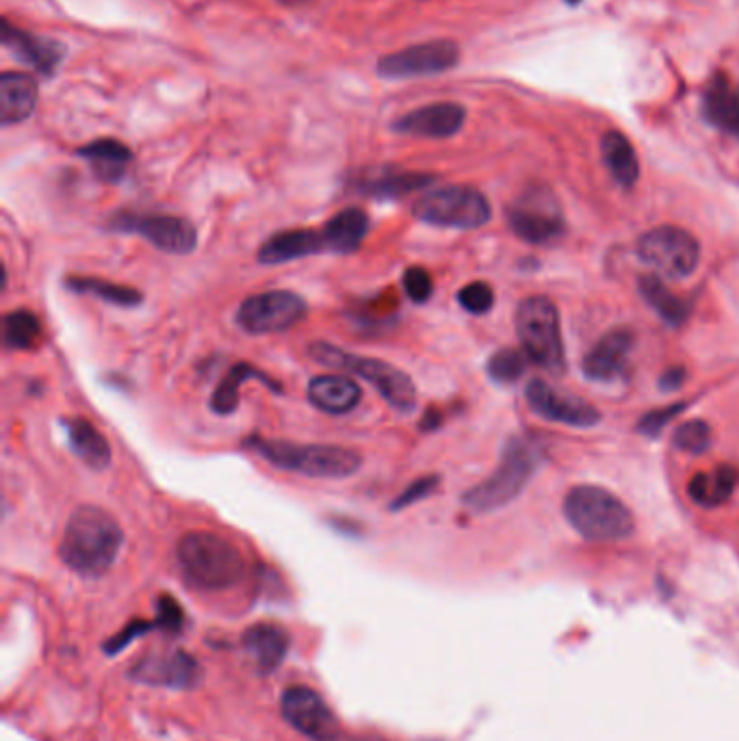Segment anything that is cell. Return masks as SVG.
<instances>
[{
  "label": "cell",
  "instance_id": "6da1fadb",
  "mask_svg": "<svg viewBox=\"0 0 739 741\" xmlns=\"http://www.w3.org/2000/svg\"><path fill=\"white\" fill-rule=\"evenodd\" d=\"M124 534L120 523L98 505H82L68 518L59 555L81 576H102L116 564Z\"/></svg>",
  "mask_w": 739,
  "mask_h": 741
},
{
  "label": "cell",
  "instance_id": "7a4b0ae2",
  "mask_svg": "<svg viewBox=\"0 0 739 741\" xmlns=\"http://www.w3.org/2000/svg\"><path fill=\"white\" fill-rule=\"evenodd\" d=\"M176 557L185 581L196 590H228L246 576V557L237 544L210 532L185 535L178 542Z\"/></svg>",
  "mask_w": 739,
  "mask_h": 741
},
{
  "label": "cell",
  "instance_id": "3957f363",
  "mask_svg": "<svg viewBox=\"0 0 739 741\" xmlns=\"http://www.w3.org/2000/svg\"><path fill=\"white\" fill-rule=\"evenodd\" d=\"M246 447L278 468L322 480H343L363 466L361 453L338 445H293L288 441L252 436Z\"/></svg>",
  "mask_w": 739,
  "mask_h": 741
},
{
  "label": "cell",
  "instance_id": "277c9868",
  "mask_svg": "<svg viewBox=\"0 0 739 741\" xmlns=\"http://www.w3.org/2000/svg\"><path fill=\"white\" fill-rule=\"evenodd\" d=\"M538 464L540 452L535 443L523 436L510 438L493 475L469 488L462 496V503L475 514H486L505 507L525 491Z\"/></svg>",
  "mask_w": 739,
  "mask_h": 741
},
{
  "label": "cell",
  "instance_id": "5b68a950",
  "mask_svg": "<svg viewBox=\"0 0 739 741\" xmlns=\"http://www.w3.org/2000/svg\"><path fill=\"white\" fill-rule=\"evenodd\" d=\"M564 516L577 534L592 542H617L633 534L631 510L601 486H577L564 498Z\"/></svg>",
  "mask_w": 739,
  "mask_h": 741
},
{
  "label": "cell",
  "instance_id": "8992f818",
  "mask_svg": "<svg viewBox=\"0 0 739 741\" xmlns=\"http://www.w3.org/2000/svg\"><path fill=\"white\" fill-rule=\"evenodd\" d=\"M308 356L329 369L347 370L363 379H367L371 386L388 402L395 411L408 412L416 408V386L406 370L397 369L384 360L377 358H361L354 356L336 345H329L324 340H317L308 347Z\"/></svg>",
  "mask_w": 739,
  "mask_h": 741
},
{
  "label": "cell",
  "instance_id": "52a82bcc",
  "mask_svg": "<svg viewBox=\"0 0 739 741\" xmlns=\"http://www.w3.org/2000/svg\"><path fill=\"white\" fill-rule=\"evenodd\" d=\"M516 334L525 356L553 375L566 369L560 313L544 295L525 297L516 308Z\"/></svg>",
  "mask_w": 739,
  "mask_h": 741
},
{
  "label": "cell",
  "instance_id": "ba28073f",
  "mask_svg": "<svg viewBox=\"0 0 739 741\" xmlns=\"http://www.w3.org/2000/svg\"><path fill=\"white\" fill-rule=\"evenodd\" d=\"M412 215L439 228L475 230L491 221L493 208L482 191L466 185H450L418 198L412 206Z\"/></svg>",
  "mask_w": 739,
  "mask_h": 741
},
{
  "label": "cell",
  "instance_id": "9c48e42d",
  "mask_svg": "<svg viewBox=\"0 0 739 741\" xmlns=\"http://www.w3.org/2000/svg\"><path fill=\"white\" fill-rule=\"evenodd\" d=\"M638 256L666 280H683L699 269L697 237L677 226H659L638 241Z\"/></svg>",
  "mask_w": 739,
  "mask_h": 741
},
{
  "label": "cell",
  "instance_id": "30bf717a",
  "mask_svg": "<svg viewBox=\"0 0 739 741\" xmlns=\"http://www.w3.org/2000/svg\"><path fill=\"white\" fill-rule=\"evenodd\" d=\"M308 315V304L293 290H265L249 295L237 310V324L249 334H280Z\"/></svg>",
  "mask_w": 739,
  "mask_h": 741
},
{
  "label": "cell",
  "instance_id": "8fae6325",
  "mask_svg": "<svg viewBox=\"0 0 739 741\" xmlns=\"http://www.w3.org/2000/svg\"><path fill=\"white\" fill-rule=\"evenodd\" d=\"M460 61V46L452 40L423 41L391 52L377 61V75L388 81H406L450 72Z\"/></svg>",
  "mask_w": 739,
  "mask_h": 741
},
{
  "label": "cell",
  "instance_id": "7c38bea8",
  "mask_svg": "<svg viewBox=\"0 0 739 741\" xmlns=\"http://www.w3.org/2000/svg\"><path fill=\"white\" fill-rule=\"evenodd\" d=\"M512 233L528 244H551L564 235V217L549 191H530L508 208Z\"/></svg>",
  "mask_w": 739,
  "mask_h": 741
},
{
  "label": "cell",
  "instance_id": "4fadbf2b",
  "mask_svg": "<svg viewBox=\"0 0 739 741\" xmlns=\"http://www.w3.org/2000/svg\"><path fill=\"white\" fill-rule=\"evenodd\" d=\"M114 230L139 235L167 254H191L198 246L196 226L176 215H135L124 213L111 221Z\"/></svg>",
  "mask_w": 739,
  "mask_h": 741
},
{
  "label": "cell",
  "instance_id": "5bb4252c",
  "mask_svg": "<svg viewBox=\"0 0 739 741\" xmlns=\"http://www.w3.org/2000/svg\"><path fill=\"white\" fill-rule=\"evenodd\" d=\"M283 718L311 741H336L341 724L319 692L308 685H290L280 699Z\"/></svg>",
  "mask_w": 739,
  "mask_h": 741
},
{
  "label": "cell",
  "instance_id": "9a60e30c",
  "mask_svg": "<svg viewBox=\"0 0 739 741\" xmlns=\"http://www.w3.org/2000/svg\"><path fill=\"white\" fill-rule=\"evenodd\" d=\"M130 676L146 685L169 688V690H191L203 676L200 663L185 651H159L137 661Z\"/></svg>",
  "mask_w": 739,
  "mask_h": 741
},
{
  "label": "cell",
  "instance_id": "2e32d148",
  "mask_svg": "<svg viewBox=\"0 0 739 741\" xmlns=\"http://www.w3.org/2000/svg\"><path fill=\"white\" fill-rule=\"evenodd\" d=\"M525 397L530 408L546 421L573 427H594L601 421V412L594 411L588 402L571 395H560L553 386L538 377L528 384Z\"/></svg>",
  "mask_w": 739,
  "mask_h": 741
},
{
  "label": "cell",
  "instance_id": "e0dca14e",
  "mask_svg": "<svg viewBox=\"0 0 739 741\" xmlns=\"http://www.w3.org/2000/svg\"><path fill=\"white\" fill-rule=\"evenodd\" d=\"M0 40L7 50H11L20 61L29 63L41 77H52L61 61L66 59V46L57 40H48L36 33L22 31L13 27L7 18H2Z\"/></svg>",
  "mask_w": 739,
  "mask_h": 741
},
{
  "label": "cell",
  "instance_id": "ac0fdd59",
  "mask_svg": "<svg viewBox=\"0 0 739 741\" xmlns=\"http://www.w3.org/2000/svg\"><path fill=\"white\" fill-rule=\"evenodd\" d=\"M466 120V111L457 102H434L418 107L411 113L402 116L393 124L395 132L425 137V139H447L462 130Z\"/></svg>",
  "mask_w": 739,
  "mask_h": 741
},
{
  "label": "cell",
  "instance_id": "d6986e66",
  "mask_svg": "<svg viewBox=\"0 0 739 741\" xmlns=\"http://www.w3.org/2000/svg\"><path fill=\"white\" fill-rule=\"evenodd\" d=\"M633 347V332L617 328L608 332L585 356L583 375L592 382H614L629 363V354Z\"/></svg>",
  "mask_w": 739,
  "mask_h": 741
},
{
  "label": "cell",
  "instance_id": "ffe728a7",
  "mask_svg": "<svg viewBox=\"0 0 739 741\" xmlns=\"http://www.w3.org/2000/svg\"><path fill=\"white\" fill-rule=\"evenodd\" d=\"M288 633L276 622L252 624L244 633V649L260 674H272L288 651Z\"/></svg>",
  "mask_w": 739,
  "mask_h": 741
},
{
  "label": "cell",
  "instance_id": "44dd1931",
  "mask_svg": "<svg viewBox=\"0 0 739 741\" xmlns=\"http://www.w3.org/2000/svg\"><path fill=\"white\" fill-rule=\"evenodd\" d=\"M328 251L324 233L299 228V230H283L269 237L258 249V263L263 265H283L297 258H306L313 254Z\"/></svg>",
  "mask_w": 739,
  "mask_h": 741
},
{
  "label": "cell",
  "instance_id": "7402d4cb",
  "mask_svg": "<svg viewBox=\"0 0 739 741\" xmlns=\"http://www.w3.org/2000/svg\"><path fill=\"white\" fill-rule=\"evenodd\" d=\"M38 107V82L24 72H2L0 77V120L2 126L22 124Z\"/></svg>",
  "mask_w": 739,
  "mask_h": 741
},
{
  "label": "cell",
  "instance_id": "603a6c76",
  "mask_svg": "<svg viewBox=\"0 0 739 741\" xmlns=\"http://www.w3.org/2000/svg\"><path fill=\"white\" fill-rule=\"evenodd\" d=\"M363 399L361 386L347 375H317L308 382V402L326 414H347Z\"/></svg>",
  "mask_w": 739,
  "mask_h": 741
},
{
  "label": "cell",
  "instance_id": "cb8c5ba5",
  "mask_svg": "<svg viewBox=\"0 0 739 741\" xmlns=\"http://www.w3.org/2000/svg\"><path fill=\"white\" fill-rule=\"evenodd\" d=\"M72 453L91 471H105L111 464V445L87 418H66L63 423Z\"/></svg>",
  "mask_w": 739,
  "mask_h": 741
},
{
  "label": "cell",
  "instance_id": "d4e9b609",
  "mask_svg": "<svg viewBox=\"0 0 739 741\" xmlns=\"http://www.w3.org/2000/svg\"><path fill=\"white\" fill-rule=\"evenodd\" d=\"M367 233H370V215L358 206H349L329 219L324 228V239L328 251L347 254L361 247Z\"/></svg>",
  "mask_w": 739,
  "mask_h": 741
},
{
  "label": "cell",
  "instance_id": "484cf974",
  "mask_svg": "<svg viewBox=\"0 0 739 741\" xmlns=\"http://www.w3.org/2000/svg\"><path fill=\"white\" fill-rule=\"evenodd\" d=\"M77 155L81 159H87L96 176L105 182H118L122 180L124 174H126V167L132 161V152L130 148L118 141V139H96L87 146H82L77 150Z\"/></svg>",
  "mask_w": 739,
  "mask_h": 741
},
{
  "label": "cell",
  "instance_id": "4316f807",
  "mask_svg": "<svg viewBox=\"0 0 739 741\" xmlns=\"http://www.w3.org/2000/svg\"><path fill=\"white\" fill-rule=\"evenodd\" d=\"M738 482V468L720 464L713 471L697 473L688 484V493L700 507H718L731 498Z\"/></svg>",
  "mask_w": 739,
  "mask_h": 741
},
{
  "label": "cell",
  "instance_id": "83f0119b",
  "mask_svg": "<svg viewBox=\"0 0 739 741\" xmlns=\"http://www.w3.org/2000/svg\"><path fill=\"white\" fill-rule=\"evenodd\" d=\"M704 116L718 128L739 137V93L725 75H716L704 91Z\"/></svg>",
  "mask_w": 739,
  "mask_h": 741
},
{
  "label": "cell",
  "instance_id": "f1b7e54d",
  "mask_svg": "<svg viewBox=\"0 0 739 741\" xmlns=\"http://www.w3.org/2000/svg\"><path fill=\"white\" fill-rule=\"evenodd\" d=\"M246 379H260L265 382L274 393H280V384L276 379H272L265 370L256 369L247 363H239L233 369L228 370V375L219 382V386L215 388L213 397H210V411L215 414H233L239 408V388Z\"/></svg>",
  "mask_w": 739,
  "mask_h": 741
},
{
  "label": "cell",
  "instance_id": "f546056e",
  "mask_svg": "<svg viewBox=\"0 0 739 741\" xmlns=\"http://www.w3.org/2000/svg\"><path fill=\"white\" fill-rule=\"evenodd\" d=\"M434 180H436V176L425 174V171L384 169L382 174L373 176L370 180H363L361 189H363V194H370L377 200H391V198H402V196H408L412 191L425 189Z\"/></svg>",
  "mask_w": 739,
  "mask_h": 741
},
{
  "label": "cell",
  "instance_id": "4dcf8cb0",
  "mask_svg": "<svg viewBox=\"0 0 739 741\" xmlns=\"http://www.w3.org/2000/svg\"><path fill=\"white\" fill-rule=\"evenodd\" d=\"M601 155H603V161L608 165V169L617 178L618 185L633 187L638 182V178H640L638 155H635L631 141L622 132L610 130V132L603 135Z\"/></svg>",
  "mask_w": 739,
  "mask_h": 741
},
{
  "label": "cell",
  "instance_id": "1f68e13d",
  "mask_svg": "<svg viewBox=\"0 0 739 741\" xmlns=\"http://www.w3.org/2000/svg\"><path fill=\"white\" fill-rule=\"evenodd\" d=\"M640 290H642L647 304L658 313L668 326L677 328V326H683L688 322V315H690L688 304L681 297H677L656 276H642L640 278Z\"/></svg>",
  "mask_w": 739,
  "mask_h": 741
},
{
  "label": "cell",
  "instance_id": "d6a6232c",
  "mask_svg": "<svg viewBox=\"0 0 739 741\" xmlns=\"http://www.w3.org/2000/svg\"><path fill=\"white\" fill-rule=\"evenodd\" d=\"M2 338L9 349H36L41 338L40 319L31 310H13L2 319Z\"/></svg>",
  "mask_w": 739,
  "mask_h": 741
},
{
  "label": "cell",
  "instance_id": "836d02e7",
  "mask_svg": "<svg viewBox=\"0 0 739 741\" xmlns=\"http://www.w3.org/2000/svg\"><path fill=\"white\" fill-rule=\"evenodd\" d=\"M66 287L77 290V293H85V295H93L107 304H116V306H139L144 295L137 288L126 287V285H116L109 280H100V278H68Z\"/></svg>",
  "mask_w": 739,
  "mask_h": 741
},
{
  "label": "cell",
  "instance_id": "e575fe53",
  "mask_svg": "<svg viewBox=\"0 0 739 741\" xmlns=\"http://www.w3.org/2000/svg\"><path fill=\"white\" fill-rule=\"evenodd\" d=\"M528 360L530 358L525 356V352L501 349L489 360V375L496 384H514L516 379L523 377V373L528 369Z\"/></svg>",
  "mask_w": 739,
  "mask_h": 741
},
{
  "label": "cell",
  "instance_id": "d590c367",
  "mask_svg": "<svg viewBox=\"0 0 739 741\" xmlns=\"http://www.w3.org/2000/svg\"><path fill=\"white\" fill-rule=\"evenodd\" d=\"M672 443L681 452L700 455L711 447V427L700 418L686 421L674 429Z\"/></svg>",
  "mask_w": 739,
  "mask_h": 741
},
{
  "label": "cell",
  "instance_id": "8d00e7d4",
  "mask_svg": "<svg viewBox=\"0 0 739 741\" xmlns=\"http://www.w3.org/2000/svg\"><path fill=\"white\" fill-rule=\"evenodd\" d=\"M460 306L471 315H486L494 304V290L486 283H471L457 293Z\"/></svg>",
  "mask_w": 739,
  "mask_h": 741
},
{
  "label": "cell",
  "instance_id": "74e56055",
  "mask_svg": "<svg viewBox=\"0 0 739 741\" xmlns=\"http://www.w3.org/2000/svg\"><path fill=\"white\" fill-rule=\"evenodd\" d=\"M439 484H441V477H439V475H425V477H418L416 482H412L411 486L391 503V510H393V512H400V510H406V507H411L414 503L427 498L430 494H434V491L439 488Z\"/></svg>",
  "mask_w": 739,
  "mask_h": 741
},
{
  "label": "cell",
  "instance_id": "f35d334b",
  "mask_svg": "<svg viewBox=\"0 0 739 741\" xmlns=\"http://www.w3.org/2000/svg\"><path fill=\"white\" fill-rule=\"evenodd\" d=\"M404 290L416 304H425L432 293H434V283L432 276L423 267H411L404 274Z\"/></svg>",
  "mask_w": 739,
  "mask_h": 741
},
{
  "label": "cell",
  "instance_id": "ab89813d",
  "mask_svg": "<svg viewBox=\"0 0 739 741\" xmlns=\"http://www.w3.org/2000/svg\"><path fill=\"white\" fill-rule=\"evenodd\" d=\"M686 408V404H672V406H666L661 411L649 412L647 416H642L640 425H638V432L644 434V436H659L661 429L672 421L677 418L681 412Z\"/></svg>",
  "mask_w": 739,
  "mask_h": 741
},
{
  "label": "cell",
  "instance_id": "60d3db41",
  "mask_svg": "<svg viewBox=\"0 0 739 741\" xmlns=\"http://www.w3.org/2000/svg\"><path fill=\"white\" fill-rule=\"evenodd\" d=\"M157 610H159V618H157V626H161L165 631L169 633H176L183 629V622H185V614H183V607L178 605L176 599L171 596H161L159 603H157Z\"/></svg>",
  "mask_w": 739,
  "mask_h": 741
},
{
  "label": "cell",
  "instance_id": "b9f144b4",
  "mask_svg": "<svg viewBox=\"0 0 739 741\" xmlns=\"http://www.w3.org/2000/svg\"><path fill=\"white\" fill-rule=\"evenodd\" d=\"M152 629V624L150 622H146V620H135L132 624H128L126 629H124L122 633L120 635H116L109 644H107V653H118V651H122V649H126L137 635H141V633H146V631H150Z\"/></svg>",
  "mask_w": 739,
  "mask_h": 741
},
{
  "label": "cell",
  "instance_id": "7bdbcfd3",
  "mask_svg": "<svg viewBox=\"0 0 739 741\" xmlns=\"http://www.w3.org/2000/svg\"><path fill=\"white\" fill-rule=\"evenodd\" d=\"M683 382H686V369L683 367H672V369H668L661 375L659 386L663 391H677V388H681Z\"/></svg>",
  "mask_w": 739,
  "mask_h": 741
},
{
  "label": "cell",
  "instance_id": "ee69618b",
  "mask_svg": "<svg viewBox=\"0 0 739 741\" xmlns=\"http://www.w3.org/2000/svg\"><path fill=\"white\" fill-rule=\"evenodd\" d=\"M441 418H443L441 412L430 408V411L425 412V416L421 418V427H423V429H434V427L441 425Z\"/></svg>",
  "mask_w": 739,
  "mask_h": 741
},
{
  "label": "cell",
  "instance_id": "f6af8a7d",
  "mask_svg": "<svg viewBox=\"0 0 739 741\" xmlns=\"http://www.w3.org/2000/svg\"><path fill=\"white\" fill-rule=\"evenodd\" d=\"M283 2H288V4H295V2H302V0H283Z\"/></svg>",
  "mask_w": 739,
  "mask_h": 741
},
{
  "label": "cell",
  "instance_id": "bcb514c9",
  "mask_svg": "<svg viewBox=\"0 0 739 741\" xmlns=\"http://www.w3.org/2000/svg\"><path fill=\"white\" fill-rule=\"evenodd\" d=\"M566 2H571V4H577V2H579V0H566Z\"/></svg>",
  "mask_w": 739,
  "mask_h": 741
}]
</instances>
